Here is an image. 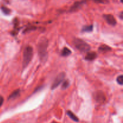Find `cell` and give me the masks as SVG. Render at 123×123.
<instances>
[{"label":"cell","mask_w":123,"mask_h":123,"mask_svg":"<svg viewBox=\"0 0 123 123\" xmlns=\"http://www.w3.org/2000/svg\"><path fill=\"white\" fill-rule=\"evenodd\" d=\"M48 46V39L44 37H42L38 42V45H37L38 55L42 61H46L48 58V52H47Z\"/></svg>","instance_id":"6da1fadb"},{"label":"cell","mask_w":123,"mask_h":123,"mask_svg":"<svg viewBox=\"0 0 123 123\" xmlns=\"http://www.w3.org/2000/svg\"><path fill=\"white\" fill-rule=\"evenodd\" d=\"M75 47L82 52H88L91 49L90 46L83 40L79 38H75L73 40Z\"/></svg>","instance_id":"7a4b0ae2"},{"label":"cell","mask_w":123,"mask_h":123,"mask_svg":"<svg viewBox=\"0 0 123 123\" xmlns=\"http://www.w3.org/2000/svg\"><path fill=\"white\" fill-rule=\"evenodd\" d=\"M33 55V49L31 46H27L25 48L23 54V67H26L31 61Z\"/></svg>","instance_id":"3957f363"},{"label":"cell","mask_w":123,"mask_h":123,"mask_svg":"<svg viewBox=\"0 0 123 123\" xmlns=\"http://www.w3.org/2000/svg\"><path fill=\"white\" fill-rule=\"evenodd\" d=\"M65 76H66V74H65L64 72H61L60 74H58V76L56 77L54 82H53L52 85V90H54V89L56 88V87H58L60 85V84L62 82V80L64 79Z\"/></svg>","instance_id":"277c9868"},{"label":"cell","mask_w":123,"mask_h":123,"mask_svg":"<svg viewBox=\"0 0 123 123\" xmlns=\"http://www.w3.org/2000/svg\"><path fill=\"white\" fill-rule=\"evenodd\" d=\"M94 97L95 100L99 103H103L106 100V97L104 93L100 91H98L97 92H95L94 94Z\"/></svg>","instance_id":"5b68a950"},{"label":"cell","mask_w":123,"mask_h":123,"mask_svg":"<svg viewBox=\"0 0 123 123\" xmlns=\"http://www.w3.org/2000/svg\"><path fill=\"white\" fill-rule=\"evenodd\" d=\"M103 18L106 19L107 22H108L109 25H112V26H115L117 24L116 19L114 18V16H112V14H104V15H103Z\"/></svg>","instance_id":"8992f818"},{"label":"cell","mask_w":123,"mask_h":123,"mask_svg":"<svg viewBox=\"0 0 123 123\" xmlns=\"http://www.w3.org/2000/svg\"><path fill=\"white\" fill-rule=\"evenodd\" d=\"M97 57V54L96 52H88L86 54V56H85V60H88V61H92V60H95Z\"/></svg>","instance_id":"52a82bcc"},{"label":"cell","mask_w":123,"mask_h":123,"mask_svg":"<svg viewBox=\"0 0 123 123\" xmlns=\"http://www.w3.org/2000/svg\"><path fill=\"white\" fill-rule=\"evenodd\" d=\"M111 50V48L108 45H106V44H104V45H102L98 48V50L101 52H108L109 50Z\"/></svg>","instance_id":"ba28073f"},{"label":"cell","mask_w":123,"mask_h":123,"mask_svg":"<svg viewBox=\"0 0 123 123\" xmlns=\"http://www.w3.org/2000/svg\"><path fill=\"white\" fill-rule=\"evenodd\" d=\"M67 114L68 115V116L72 120H73L74 121L78 122V121H79V119H78V118L76 116V115H74V114H73L72 111H68L67 112Z\"/></svg>","instance_id":"9c48e42d"},{"label":"cell","mask_w":123,"mask_h":123,"mask_svg":"<svg viewBox=\"0 0 123 123\" xmlns=\"http://www.w3.org/2000/svg\"><path fill=\"white\" fill-rule=\"evenodd\" d=\"M71 54H72L71 50L67 48H66V47L64 48V49L62 50V52H61V55L63 56H68Z\"/></svg>","instance_id":"30bf717a"},{"label":"cell","mask_w":123,"mask_h":123,"mask_svg":"<svg viewBox=\"0 0 123 123\" xmlns=\"http://www.w3.org/2000/svg\"><path fill=\"white\" fill-rule=\"evenodd\" d=\"M19 94H20V90H17L16 91H14L10 96L8 97V99H13V98H16L18 96H19Z\"/></svg>","instance_id":"8fae6325"},{"label":"cell","mask_w":123,"mask_h":123,"mask_svg":"<svg viewBox=\"0 0 123 123\" xmlns=\"http://www.w3.org/2000/svg\"><path fill=\"white\" fill-rule=\"evenodd\" d=\"M93 30V25H88V26H84L82 28V31L83 32H91Z\"/></svg>","instance_id":"7c38bea8"},{"label":"cell","mask_w":123,"mask_h":123,"mask_svg":"<svg viewBox=\"0 0 123 123\" xmlns=\"http://www.w3.org/2000/svg\"><path fill=\"white\" fill-rule=\"evenodd\" d=\"M1 10H2L4 14H9L10 13V10L9 8H7L6 7H4V6H2V7H1Z\"/></svg>","instance_id":"4fadbf2b"},{"label":"cell","mask_w":123,"mask_h":123,"mask_svg":"<svg viewBox=\"0 0 123 123\" xmlns=\"http://www.w3.org/2000/svg\"><path fill=\"white\" fill-rule=\"evenodd\" d=\"M81 2H76L73 6H72V8H71V11H75L76 10L77 8H79L80 7Z\"/></svg>","instance_id":"5bb4252c"},{"label":"cell","mask_w":123,"mask_h":123,"mask_svg":"<svg viewBox=\"0 0 123 123\" xmlns=\"http://www.w3.org/2000/svg\"><path fill=\"white\" fill-rule=\"evenodd\" d=\"M69 85H70L69 81H68V80H66L64 82L63 84H62V90H66V88H67L69 86Z\"/></svg>","instance_id":"9a60e30c"},{"label":"cell","mask_w":123,"mask_h":123,"mask_svg":"<svg viewBox=\"0 0 123 123\" xmlns=\"http://www.w3.org/2000/svg\"><path fill=\"white\" fill-rule=\"evenodd\" d=\"M117 81L118 84H120V85H122L123 84V75H120L117 78Z\"/></svg>","instance_id":"2e32d148"},{"label":"cell","mask_w":123,"mask_h":123,"mask_svg":"<svg viewBox=\"0 0 123 123\" xmlns=\"http://www.w3.org/2000/svg\"><path fill=\"white\" fill-rule=\"evenodd\" d=\"M95 2H99V3H105L108 1V0H94Z\"/></svg>","instance_id":"e0dca14e"},{"label":"cell","mask_w":123,"mask_h":123,"mask_svg":"<svg viewBox=\"0 0 123 123\" xmlns=\"http://www.w3.org/2000/svg\"><path fill=\"white\" fill-rule=\"evenodd\" d=\"M4 102V98L1 96H0V106L2 105Z\"/></svg>","instance_id":"ac0fdd59"},{"label":"cell","mask_w":123,"mask_h":123,"mask_svg":"<svg viewBox=\"0 0 123 123\" xmlns=\"http://www.w3.org/2000/svg\"><path fill=\"white\" fill-rule=\"evenodd\" d=\"M120 18L121 19H123V12H121L120 14Z\"/></svg>","instance_id":"d6986e66"},{"label":"cell","mask_w":123,"mask_h":123,"mask_svg":"<svg viewBox=\"0 0 123 123\" xmlns=\"http://www.w3.org/2000/svg\"><path fill=\"white\" fill-rule=\"evenodd\" d=\"M121 3H123V0H121Z\"/></svg>","instance_id":"ffe728a7"}]
</instances>
